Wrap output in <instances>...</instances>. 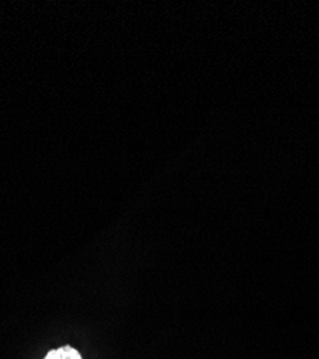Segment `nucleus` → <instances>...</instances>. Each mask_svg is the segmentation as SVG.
I'll list each match as a JSON object with an SVG mask.
<instances>
[{
	"label": "nucleus",
	"mask_w": 319,
	"mask_h": 359,
	"mask_svg": "<svg viewBox=\"0 0 319 359\" xmlns=\"http://www.w3.org/2000/svg\"><path fill=\"white\" fill-rule=\"evenodd\" d=\"M43 359H83V358L76 348H74L71 345H64L60 348L50 349L43 356Z\"/></svg>",
	"instance_id": "f257e3e1"
}]
</instances>
